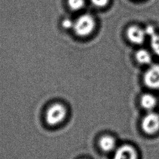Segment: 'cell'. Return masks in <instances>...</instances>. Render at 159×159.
<instances>
[{
    "mask_svg": "<svg viewBox=\"0 0 159 159\" xmlns=\"http://www.w3.org/2000/svg\"><path fill=\"white\" fill-rule=\"evenodd\" d=\"M43 120L45 125L50 128L61 125L67 116V109L60 102H53L49 104L43 112Z\"/></svg>",
    "mask_w": 159,
    "mask_h": 159,
    "instance_id": "6da1fadb",
    "label": "cell"
},
{
    "mask_svg": "<svg viewBox=\"0 0 159 159\" xmlns=\"http://www.w3.org/2000/svg\"><path fill=\"white\" fill-rule=\"evenodd\" d=\"M95 25L94 17L89 14H84L79 16L74 22L73 29L78 36L84 37L93 32Z\"/></svg>",
    "mask_w": 159,
    "mask_h": 159,
    "instance_id": "7a4b0ae2",
    "label": "cell"
},
{
    "mask_svg": "<svg viewBox=\"0 0 159 159\" xmlns=\"http://www.w3.org/2000/svg\"><path fill=\"white\" fill-rule=\"evenodd\" d=\"M141 125L143 130L147 134H155L159 130V115L153 111H148L143 117Z\"/></svg>",
    "mask_w": 159,
    "mask_h": 159,
    "instance_id": "3957f363",
    "label": "cell"
},
{
    "mask_svg": "<svg viewBox=\"0 0 159 159\" xmlns=\"http://www.w3.org/2000/svg\"><path fill=\"white\" fill-rule=\"evenodd\" d=\"M144 84L150 89H159V64L150 65L143 75Z\"/></svg>",
    "mask_w": 159,
    "mask_h": 159,
    "instance_id": "277c9868",
    "label": "cell"
},
{
    "mask_svg": "<svg viewBox=\"0 0 159 159\" xmlns=\"http://www.w3.org/2000/svg\"><path fill=\"white\" fill-rule=\"evenodd\" d=\"M146 35L145 30L137 25H131L126 30V36L128 40L135 45L142 44L144 42Z\"/></svg>",
    "mask_w": 159,
    "mask_h": 159,
    "instance_id": "5b68a950",
    "label": "cell"
},
{
    "mask_svg": "<svg viewBox=\"0 0 159 159\" xmlns=\"http://www.w3.org/2000/svg\"><path fill=\"white\" fill-rule=\"evenodd\" d=\"M113 159H137V153L131 145L124 144L114 151Z\"/></svg>",
    "mask_w": 159,
    "mask_h": 159,
    "instance_id": "8992f818",
    "label": "cell"
},
{
    "mask_svg": "<svg viewBox=\"0 0 159 159\" xmlns=\"http://www.w3.org/2000/svg\"><path fill=\"white\" fill-rule=\"evenodd\" d=\"M157 103V98L150 93H145L141 96L140 104L142 107L148 112L153 111L156 106Z\"/></svg>",
    "mask_w": 159,
    "mask_h": 159,
    "instance_id": "52a82bcc",
    "label": "cell"
},
{
    "mask_svg": "<svg viewBox=\"0 0 159 159\" xmlns=\"http://www.w3.org/2000/svg\"><path fill=\"white\" fill-rule=\"evenodd\" d=\"M100 148L106 152H110L114 151L116 147V142L114 137L110 135H104L99 140Z\"/></svg>",
    "mask_w": 159,
    "mask_h": 159,
    "instance_id": "ba28073f",
    "label": "cell"
},
{
    "mask_svg": "<svg viewBox=\"0 0 159 159\" xmlns=\"http://www.w3.org/2000/svg\"><path fill=\"white\" fill-rule=\"evenodd\" d=\"M135 59L141 65H148L152 62L151 53L145 49H139L135 53Z\"/></svg>",
    "mask_w": 159,
    "mask_h": 159,
    "instance_id": "9c48e42d",
    "label": "cell"
},
{
    "mask_svg": "<svg viewBox=\"0 0 159 159\" xmlns=\"http://www.w3.org/2000/svg\"><path fill=\"white\" fill-rule=\"evenodd\" d=\"M150 46L154 53L159 56V34L155 32L150 37Z\"/></svg>",
    "mask_w": 159,
    "mask_h": 159,
    "instance_id": "30bf717a",
    "label": "cell"
},
{
    "mask_svg": "<svg viewBox=\"0 0 159 159\" xmlns=\"http://www.w3.org/2000/svg\"><path fill=\"white\" fill-rule=\"evenodd\" d=\"M68 7L72 11H79L81 9L85 4L84 0H67Z\"/></svg>",
    "mask_w": 159,
    "mask_h": 159,
    "instance_id": "8fae6325",
    "label": "cell"
},
{
    "mask_svg": "<svg viewBox=\"0 0 159 159\" xmlns=\"http://www.w3.org/2000/svg\"><path fill=\"white\" fill-rule=\"evenodd\" d=\"M92 4L98 7H104L108 4L109 0H90Z\"/></svg>",
    "mask_w": 159,
    "mask_h": 159,
    "instance_id": "7c38bea8",
    "label": "cell"
},
{
    "mask_svg": "<svg viewBox=\"0 0 159 159\" xmlns=\"http://www.w3.org/2000/svg\"><path fill=\"white\" fill-rule=\"evenodd\" d=\"M73 23L74 22H73L72 20L68 19H65L62 22V25L65 29H70V28H73Z\"/></svg>",
    "mask_w": 159,
    "mask_h": 159,
    "instance_id": "4fadbf2b",
    "label": "cell"
},
{
    "mask_svg": "<svg viewBox=\"0 0 159 159\" xmlns=\"http://www.w3.org/2000/svg\"><path fill=\"white\" fill-rule=\"evenodd\" d=\"M145 32L146 33V35H148L150 37H151L153 34H154L156 32L155 31L154 28L152 26H151V25H149V26L145 28Z\"/></svg>",
    "mask_w": 159,
    "mask_h": 159,
    "instance_id": "5bb4252c",
    "label": "cell"
}]
</instances>
